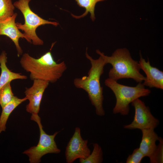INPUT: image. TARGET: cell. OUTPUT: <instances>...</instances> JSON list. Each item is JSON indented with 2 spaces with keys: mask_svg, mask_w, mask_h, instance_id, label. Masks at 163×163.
<instances>
[{
  "mask_svg": "<svg viewBox=\"0 0 163 163\" xmlns=\"http://www.w3.org/2000/svg\"><path fill=\"white\" fill-rule=\"evenodd\" d=\"M31 0H18L13 5L22 13L25 20L24 24L17 22L16 26L19 29L24 31V34L27 37L28 42L35 45H42L43 41L37 36L36 29L39 26L46 24H51L55 26L59 24L56 22H52L43 19L34 12L30 8L29 3Z\"/></svg>",
  "mask_w": 163,
  "mask_h": 163,
  "instance_id": "cell-5",
  "label": "cell"
},
{
  "mask_svg": "<svg viewBox=\"0 0 163 163\" xmlns=\"http://www.w3.org/2000/svg\"><path fill=\"white\" fill-rule=\"evenodd\" d=\"M159 141L156 150L152 157L150 159L151 163H162L163 162V140L159 137Z\"/></svg>",
  "mask_w": 163,
  "mask_h": 163,
  "instance_id": "cell-19",
  "label": "cell"
},
{
  "mask_svg": "<svg viewBox=\"0 0 163 163\" xmlns=\"http://www.w3.org/2000/svg\"><path fill=\"white\" fill-rule=\"evenodd\" d=\"M140 68L146 75L143 81L145 86L150 88H155L163 89V72L158 68L152 66L149 60L146 61L140 53V59L139 61Z\"/></svg>",
  "mask_w": 163,
  "mask_h": 163,
  "instance_id": "cell-10",
  "label": "cell"
},
{
  "mask_svg": "<svg viewBox=\"0 0 163 163\" xmlns=\"http://www.w3.org/2000/svg\"><path fill=\"white\" fill-rule=\"evenodd\" d=\"M85 55L91 64L88 75L75 78L74 84L76 87L87 92L91 104L95 108L96 114L99 116H104L105 113L103 106L104 97L100 79L107 63L100 56L98 59H93L87 53V50Z\"/></svg>",
  "mask_w": 163,
  "mask_h": 163,
  "instance_id": "cell-2",
  "label": "cell"
},
{
  "mask_svg": "<svg viewBox=\"0 0 163 163\" xmlns=\"http://www.w3.org/2000/svg\"><path fill=\"white\" fill-rule=\"evenodd\" d=\"M32 85L26 88L24 93L29 101L26 107L27 111L31 114H38L43 93L48 87L49 82L46 81L34 79Z\"/></svg>",
  "mask_w": 163,
  "mask_h": 163,
  "instance_id": "cell-9",
  "label": "cell"
},
{
  "mask_svg": "<svg viewBox=\"0 0 163 163\" xmlns=\"http://www.w3.org/2000/svg\"><path fill=\"white\" fill-rule=\"evenodd\" d=\"M104 84L112 91L116 97V103L113 110L114 114L128 115L130 103L141 97L149 95L151 92L142 82L138 83L135 86L131 87L120 84L108 78L105 80Z\"/></svg>",
  "mask_w": 163,
  "mask_h": 163,
  "instance_id": "cell-4",
  "label": "cell"
},
{
  "mask_svg": "<svg viewBox=\"0 0 163 163\" xmlns=\"http://www.w3.org/2000/svg\"><path fill=\"white\" fill-rule=\"evenodd\" d=\"M144 155L140 150L139 148L133 150L132 153L129 155L126 161V163H140Z\"/></svg>",
  "mask_w": 163,
  "mask_h": 163,
  "instance_id": "cell-20",
  "label": "cell"
},
{
  "mask_svg": "<svg viewBox=\"0 0 163 163\" xmlns=\"http://www.w3.org/2000/svg\"><path fill=\"white\" fill-rule=\"evenodd\" d=\"M142 138L140 146V150L145 157H148L149 159L154 155L157 148L156 144L159 137L153 129H146L141 130Z\"/></svg>",
  "mask_w": 163,
  "mask_h": 163,
  "instance_id": "cell-12",
  "label": "cell"
},
{
  "mask_svg": "<svg viewBox=\"0 0 163 163\" xmlns=\"http://www.w3.org/2000/svg\"><path fill=\"white\" fill-rule=\"evenodd\" d=\"M93 149L91 154L85 159H79L81 163H101L103 160V152L101 147L97 143H93Z\"/></svg>",
  "mask_w": 163,
  "mask_h": 163,
  "instance_id": "cell-16",
  "label": "cell"
},
{
  "mask_svg": "<svg viewBox=\"0 0 163 163\" xmlns=\"http://www.w3.org/2000/svg\"><path fill=\"white\" fill-rule=\"evenodd\" d=\"M20 63L22 68L30 73L31 80L39 79L52 83L62 77L67 68L64 61L57 63L55 61L50 51L38 59L24 53Z\"/></svg>",
  "mask_w": 163,
  "mask_h": 163,
  "instance_id": "cell-1",
  "label": "cell"
},
{
  "mask_svg": "<svg viewBox=\"0 0 163 163\" xmlns=\"http://www.w3.org/2000/svg\"><path fill=\"white\" fill-rule=\"evenodd\" d=\"M14 9L11 0H0V21L12 16Z\"/></svg>",
  "mask_w": 163,
  "mask_h": 163,
  "instance_id": "cell-17",
  "label": "cell"
},
{
  "mask_svg": "<svg viewBox=\"0 0 163 163\" xmlns=\"http://www.w3.org/2000/svg\"><path fill=\"white\" fill-rule=\"evenodd\" d=\"M96 52L107 64L112 65L108 72L109 78L116 81L123 78H132L138 83H142L145 79V77L140 73L139 62L132 59L126 48L118 49L111 56L105 55L98 50Z\"/></svg>",
  "mask_w": 163,
  "mask_h": 163,
  "instance_id": "cell-3",
  "label": "cell"
},
{
  "mask_svg": "<svg viewBox=\"0 0 163 163\" xmlns=\"http://www.w3.org/2000/svg\"><path fill=\"white\" fill-rule=\"evenodd\" d=\"M10 83L9 82L6 84L0 90V105L2 108L9 102L14 96Z\"/></svg>",
  "mask_w": 163,
  "mask_h": 163,
  "instance_id": "cell-18",
  "label": "cell"
},
{
  "mask_svg": "<svg viewBox=\"0 0 163 163\" xmlns=\"http://www.w3.org/2000/svg\"><path fill=\"white\" fill-rule=\"evenodd\" d=\"M88 143L87 140L82 138L80 128L76 127L66 148L65 154L66 162L72 163L77 159H85L87 158L91 154Z\"/></svg>",
  "mask_w": 163,
  "mask_h": 163,
  "instance_id": "cell-8",
  "label": "cell"
},
{
  "mask_svg": "<svg viewBox=\"0 0 163 163\" xmlns=\"http://www.w3.org/2000/svg\"><path fill=\"white\" fill-rule=\"evenodd\" d=\"M27 100L26 97L19 98L14 96L12 100L2 108L0 117V133L5 130L7 122L12 112L20 104Z\"/></svg>",
  "mask_w": 163,
  "mask_h": 163,
  "instance_id": "cell-14",
  "label": "cell"
},
{
  "mask_svg": "<svg viewBox=\"0 0 163 163\" xmlns=\"http://www.w3.org/2000/svg\"><path fill=\"white\" fill-rule=\"evenodd\" d=\"M131 105L135 109L134 119L131 123L123 126L124 129L142 130L155 129L158 126L159 120L152 115L149 107L143 101L137 98L131 102Z\"/></svg>",
  "mask_w": 163,
  "mask_h": 163,
  "instance_id": "cell-7",
  "label": "cell"
},
{
  "mask_svg": "<svg viewBox=\"0 0 163 163\" xmlns=\"http://www.w3.org/2000/svg\"><path fill=\"white\" fill-rule=\"evenodd\" d=\"M31 120L36 122L38 125L40 129V138L37 145L25 150L23 153L29 157L30 163H38L41 161V158L48 153L57 154L60 152L55 141V138L59 132L53 134L49 135L44 131L41 122V119L38 114H32Z\"/></svg>",
  "mask_w": 163,
  "mask_h": 163,
  "instance_id": "cell-6",
  "label": "cell"
},
{
  "mask_svg": "<svg viewBox=\"0 0 163 163\" xmlns=\"http://www.w3.org/2000/svg\"><path fill=\"white\" fill-rule=\"evenodd\" d=\"M7 55L4 51L0 55V64L1 72L0 76V90L7 83L17 79H26V76L11 72L7 67Z\"/></svg>",
  "mask_w": 163,
  "mask_h": 163,
  "instance_id": "cell-13",
  "label": "cell"
},
{
  "mask_svg": "<svg viewBox=\"0 0 163 163\" xmlns=\"http://www.w3.org/2000/svg\"><path fill=\"white\" fill-rule=\"evenodd\" d=\"M77 4L80 7L85 9V12L80 16H76L71 14L72 16L77 19L84 17L89 12L90 14V18L92 21H94L95 18L94 14L95 7L96 3L99 2L106 0H75Z\"/></svg>",
  "mask_w": 163,
  "mask_h": 163,
  "instance_id": "cell-15",
  "label": "cell"
},
{
  "mask_svg": "<svg viewBox=\"0 0 163 163\" xmlns=\"http://www.w3.org/2000/svg\"><path fill=\"white\" fill-rule=\"evenodd\" d=\"M17 15V13L5 20L0 21V35L7 36L14 43L17 49L18 56L22 54L23 51L19 43L20 38H24L28 42L27 37L21 33L18 28L15 20Z\"/></svg>",
  "mask_w": 163,
  "mask_h": 163,
  "instance_id": "cell-11",
  "label": "cell"
}]
</instances>
